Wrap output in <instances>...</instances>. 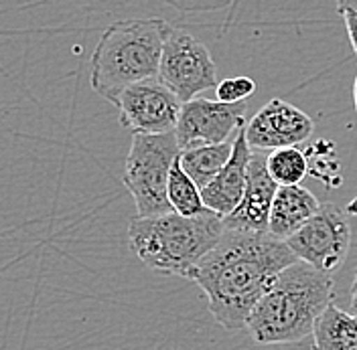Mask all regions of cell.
<instances>
[{
	"instance_id": "cell-19",
	"label": "cell",
	"mask_w": 357,
	"mask_h": 350,
	"mask_svg": "<svg viewBox=\"0 0 357 350\" xmlns=\"http://www.w3.org/2000/svg\"><path fill=\"white\" fill-rule=\"evenodd\" d=\"M256 91V81L252 77H229L218 83L215 88V95L220 102L225 104H238V102H245L250 95H254Z\"/></svg>"
},
{
	"instance_id": "cell-15",
	"label": "cell",
	"mask_w": 357,
	"mask_h": 350,
	"mask_svg": "<svg viewBox=\"0 0 357 350\" xmlns=\"http://www.w3.org/2000/svg\"><path fill=\"white\" fill-rule=\"evenodd\" d=\"M234 144H236V138L222 142V144H207V146L187 148L178 156L181 166L199 184L201 189H205L215 176L222 173V168L231 158Z\"/></svg>"
},
{
	"instance_id": "cell-16",
	"label": "cell",
	"mask_w": 357,
	"mask_h": 350,
	"mask_svg": "<svg viewBox=\"0 0 357 350\" xmlns=\"http://www.w3.org/2000/svg\"><path fill=\"white\" fill-rule=\"evenodd\" d=\"M169 200L173 205V211H177L178 215H185V217H195L209 211L201 195V186L185 173L178 158L173 164V170L169 176Z\"/></svg>"
},
{
	"instance_id": "cell-17",
	"label": "cell",
	"mask_w": 357,
	"mask_h": 350,
	"mask_svg": "<svg viewBox=\"0 0 357 350\" xmlns=\"http://www.w3.org/2000/svg\"><path fill=\"white\" fill-rule=\"evenodd\" d=\"M268 170L280 186L301 184L309 175V154L298 146L276 148L268 152Z\"/></svg>"
},
{
	"instance_id": "cell-24",
	"label": "cell",
	"mask_w": 357,
	"mask_h": 350,
	"mask_svg": "<svg viewBox=\"0 0 357 350\" xmlns=\"http://www.w3.org/2000/svg\"><path fill=\"white\" fill-rule=\"evenodd\" d=\"M354 104H356V111H357V75H356V81H354Z\"/></svg>"
},
{
	"instance_id": "cell-1",
	"label": "cell",
	"mask_w": 357,
	"mask_h": 350,
	"mask_svg": "<svg viewBox=\"0 0 357 350\" xmlns=\"http://www.w3.org/2000/svg\"><path fill=\"white\" fill-rule=\"evenodd\" d=\"M298 262L289 243L270 231L225 227L218 245L197 263L189 280L199 285L211 316L225 330L248 326L252 310L278 276Z\"/></svg>"
},
{
	"instance_id": "cell-23",
	"label": "cell",
	"mask_w": 357,
	"mask_h": 350,
	"mask_svg": "<svg viewBox=\"0 0 357 350\" xmlns=\"http://www.w3.org/2000/svg\"><path fill=\"white\" fill-rule=\"evenodd\" d=\"M347 213H349V215H357V198H354V200L347 205Z\"/></svg>"
},
{
	"instance_id": "cell-10",
	"label": "cell",
	"mask_w": 357,
	"mask_h": 350,
	"mask_svg": "<svg viewBox=\"0 0 357 350\" xmlns=\"http://www.w3.org/2000/svg\"><path fill=\"white\" fill-rule=\"evenodd\" d=\"M314 124L303 110L274 97L245 124V138L252 150L272 152L276 148L298 146L311 138Z\"/></svg>"
},
{
	"instance_id": "cell-11",
	"label": "cell",
	"mask_w": 357,
	"mask_h": 350,
	"mask_svg": "<svg viewBox=\"0 0 357 350\" xmlns=\"http://www.w3.org/2000/svg\"><path fill=\"white\" fill-rule=\"evenodd\" d=\"M280 184L268 170V152L254 150L248 170L245 193L236 211L223 217L225 227L244 231H268L270 211Z\"/></svg>"
},
{
	"instance_id": "cell-6",
	"label": "cell",
	"mask_w": 357,
	"mask_h": 350,
	"mask_svg": "<svg viewBox=\"0 0 357 350\" xmlns=\"http://www.w3.org/2000/svg\"><path fill=\"white\" fill-rule=\"evenodd\" d=\"M158 79L185 104L207 89L218 88V69L205 45L187 31L171 29L162 49Z\"/></svg>"
},
{
	"instance_id": "cell-22",
	"label": "cell",
	"mask_w": 357,
	"mask_h": 350,
	"mask_svg": "<svg viewBox=\"0 0 357 350\" xmlns=\"http://www.w3.org/2000/svg\"><path fill=\"white\" fill-rule=\"evenodd\" d=\"M351 312L357 316V265L354 271V284H351Z\"/></svg>"
},
{
	"instance_id": "cell-21",
	"label": "cell",
	"mask_w": 357,
	"mask_h": 350,
	"mask_svg": "<svg viewBox=\"0 0 357 350\" xmlns=\"http://www.w3.org/2000/svg\"><path fill=\"white\" fill-rule=\"evenodd\" d=\"M341 17H343V21H345L349 41L354 45V51H356L357 55V10H343Z\"/></svg>"
},
{
	"instance_id": "cell-14",
	"label": "cell",
	"mask_w": 357,
	"mask_h": 350,
	"mask_svg": "<svg viewBox=\"0 0 357 350\" xmlns=\"http://www.w3.org/2000/svg\"><path fill=\"white\" fill-rule=\"evenodd\" d=\"M311 338V350H357V316L331 304L317 320Z\"/></svg>"
},
{
	"instance_id": "cell-3",
	"label": "cell",
	"mask_w": 357,
	"mask_h": 350,
	"mask_svg": "<svg viewBox=\"0 0 357 350\" xmlns=\"http://www.w3.org/2000/svg\"><path fill=\"white\" fill-rule=\"evenodd\" d=\"M225 231L222 215L211 209L185 217L177 211L156 217H136L128 225L134 255L151 269L187 278L197 263L218 245Z\"/></svg>"
},
{
	"instance_id": "cell-7",
	"label": "cell",
	"mask_w": 357,
	"mask_h": 350,
	"mask_svg": "<svg viewBox=\"0 0 357 350\" xmlns=\"http://www.w3.org/2000/svg\"><path fill=\"white\" fill-rule=\"evenodd\" d=\"M120 124L130 134H169L177 130L183 102L158 77L120 89L110 97Z\"/></svg>"
},
{
	"instance_id": "cell-5",
	"label": "cell",
	"mask_w": 357,
	"mask_h": 350,
	"mask_svg": "<svg viewBox=\"0 0 357 350\" xmlns=\"http://www.w3.org/2000/svg\"><path fill=\"white\" fill-rule=\"evenodd\" d=\"M177 134H132L122 182L130 191L138 217L173 213L169 200V176L181 156Z\"/></svg>"
},
{
	"instance_id": "cell-2",
	"label": "cell",
	"mask_w": 357,
	"mask_h": 350,
	"mask_svg": "<svg viewBox=\"0 0 357 350\" xmlns=\"http://www.w3.org/2000/svg\"><path fill=\"white\" fill-rule=\"evenodd\" d=\"M329 271L307 262L289 265L252 310L248 332L258 344H292L312 336L317 320L333 304Z\"/></svg>"
},
{
	"instance_id": "cell-20",
	"label": "cell",
	"mask_w": 357,
	"mask_h": 350,
	"mask_svg": "<svg viewBox=\"0 0 357 350\" xmlns=\"http://www.w3.org/2000/svg\"><path fill=\"white\" fill-rule=\"evenodd\" d=\"M162 2L181 13H213V10H222L236 0H162Z\"/></svg>"
},
{
	"instance_id": "cell-8",
	"label": "cell",
	"mask_w": 357,
	"mask_h": 350,
	"mask_svg": "<svg viewBox=\"0 0 357 350\" xmlns=\"http://www.w3.org/2000/svg\"><path fill=\"white\" fill-rule=\"evenodd\" d=\"M287 243L301 262L331 273L349 255L351 225L347 211L333 202L321 205L319 213Z\"/></svg>"
},
{
	"instance_id": "cell-9",
	"label": "cell",
	"mask_w": 357,
	"mask_h": 350,
	"mask_svg": "<svg viewBox=\"0 0 357 350\" xmlns=\"http://www.w3.org/2000/svg\"><path fill=\"white\" fill-rule=\"evenodd\" d=\"M244 126L245 102L225 104L220 100L211 102L205 97H195L183 104L175 134L181 150H187L234 140Z\"/></svg>"
},
{
	"instance_id": "cell-12",
	"label": "cell",
	"mask_w": 357,
	"mask_h": 350,
	"mask_svg": "<svg viewBox=\"0 0 357 350\" xmlns=\"http://www.w3.org/2000/svg\"><path fill=\"white\" fill-rule=\"evenodd\" d=\"M252 146L245 138V126L240 128L234 144V154L222 168V173L215 176L205 189H201V195L205 200V207L213 213L227 217L236 211L240 200L244 197L245 184H248V170L252 160Z\"/></svg>"
},
{
	"instance_id": "cell-18",
	"label": "cell",
	"mask_w": 357,
	"mask_h": 350,
	"mask_svg": "<svg viewBox=\"0 0 357 350\" xmlns=\"http://www.w3.org/2000/svg\"><path fill=\"white\" fill-rule=\"evenodd\" d=\"M309 154V173L317 176V180L325 182L329 189H335L341 184V166L337 160V154L331 142L319 140L311 148H307Z\"/></svg>"
},
{
	"instance_id": "cell-4",
	"label": "cell",
	"mask_w": 357,
	"mask_h": 350,
	"mask_svg": "<svg viewBox=\"0 0 357 350\" xmlns=\"http://www.w3.org/2000/svg\"><path fill=\"white\" fill-rule=\"evenodd\" d=\"M162 19H122L102 33L91 55V89L110 102L120 89L158 77L167 35Z\"/></svg>"
},
{
	"instance_id": "cell-13",
	"label": "cell",
	"mask_w": 357,
	"mask_h": 350,
	"mask_svg": "<svg viewBox=\"0 0 357 350\" xmlns=\"http://www.w3.org/2000/svg\"><path fill=\"white\" fill-rule=\"evenodd\" d=\"M321 202L309 189L301 184L280 186L268 221V231L282 241H289L319 213Z\"/></svg>"
}]
</instances>
